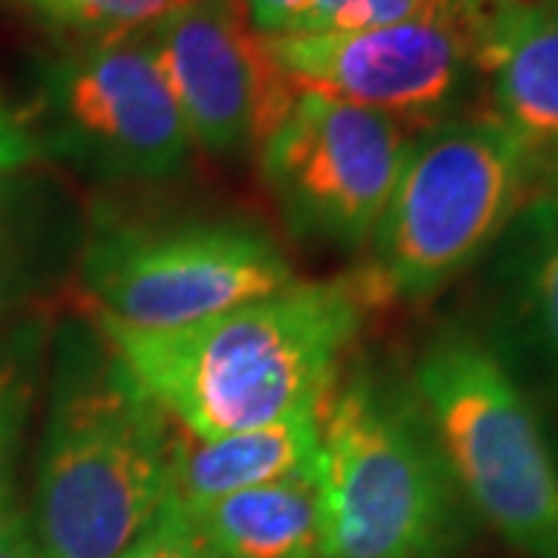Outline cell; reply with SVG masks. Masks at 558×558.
<instances>
[{"mask_svg": "<svg viewBox=\"0 0 558 558\" xmlns=\"http://www.w3.org/2000/svg\"><path fill=\"white\" fill-rule=\"evenodd\" d=\"M366 304L357 277L295 279L186 329L137 332L100 317L94 326L171 422L218 440L319 410Z\"/></svg>", "mask_w": 558, "mask_h": 558, "instance_id": "1", "label": "cell"}, {"mask_svg": "<svg viewBox=\"0 0 558 558\" xmlns=\"http://www.w3.org/2000/svg\"><path fill=\"white\" fill-rule=\"evenodd\" d=\"M174 422L97 326L57 341L32 531L44 558H119L171 497Z\"/></svg>", "mask_w": 558, "mask_h": 558, "instance_id": "2", "label": "cell"}, {"mask_svg": "<svg viewBox=\"0 0 558 558\" xmlns=\"http://www.w3.org/2000/svg\"><path fill=\"white\" fill-rule=\"evenodd\" d=\"M319 440L326 558H440L462 539L465 497L410 381L341 366Z\"/></svg>", "mask_w": 558, "mask_h": 558, "instance_id": "3", "label": "cell"}, {"mask_svg": "<svg viewBox=\"0 0 558 558\" xmlns=\"http://www.w3.org/2000/svg\"><path fill=\"white\" fill-rule=\"evenodd\" d=\"M531 199V143L494 116L413 134L357 279L369 301L432 299L490 252Z\"/></svg>", "mask_w": 558, "mask_h": 558, "instance_id": "4", "label": "cell"}, {"mask_svg": "<svg viewBox=\"0 0 558 558\" xmlns=\"http://www.w3.org/2000/svg\"><path fill=\"white\" fill-rule=\"evenodd\" d=\"M410 385L469 506L527 558H558V465L497 351L444 332L418 354Z\"/></svg>", "mask_w": 558, "mask_h": 558, "instance_id": "5", "label": "cell"}, {"mask_svg": "<svg viewBox=\"0 0 558 558\" xmlns=\"http://www.w3.org/2000/svg\"><path fill=\"white\" fill-rule=\"evenodd\" d=\"M78 277L97 317L137 332L186 329L295 282L277 242L233 218L97 223Z\"/></svg>", "mask_w": 558, "mask_h": 558, "instance_id": "6", "label": "cell"}, {"mask_svg": "<svg viewBox=\"0 0 558 558\" xmlns=\"http://www.w3.org/2000/svg\"><path fill=\"white\" fill-rule=\"evenodd\" d=\"M413 134L385 112L295 90L260 140V174L301 240L363 248L398 186Z\"/></svg>", "mask_w": 558, "mask_h": 558, "instance_id": "7", "label": "cell"}, {"mask_svg": "<svg viewBox=\"0 0 558 558\" xmlns=\"http://www.w3.org/2000/svg\"><path fill=\"white\" fill-rule=\"evenodd\" d=\"M57 146L100 180H161L193 156V137L146 44V28L90 40L50 72Z\"/></svg>", "mask_w": 558, "mask_h": 558, "instance_id": "8", "label": "cell"}, {"mask_svg": "<svg viewBox=\"0 0 558 558\" xmlns=\"http://www.w3.org/2000/svg\"><path fill=\"white\" fill-rule=\"evenodd\" d=\"M260 38L292 90H317L403 124L447 112L475 65L472 32L440 10L369 32Z\"/></svg>", "mask_w": 558, "mask_h": 558, "instance_id": "9", "label": "cell"}, {"mask_svg": "<svg viewBox=\"0 0 558 558\" xmlns=\"http://www.w3.org/2000/svg\"><path fill=\"white\" fill-rule=\"evenodd\" d=\"M146 44L193 146L208 153L260 146L295 94L242 0H186L146 28Z\"/></svg>", "mask_w": 558, "mask_h": 558, "instance_id": "10", "label": "cell"}, {"mask_svg": "<svg viewBox=\"0 0 558 558\" xmlns=\"http://www.w3.org/2000/svg\"><path fill=\"white\" fill-rule=\"evenodd\" d=\"M494 119L527 143L558 140V0H497L472 28Z\"/></svg>", "mask_w": 558, "mask_h": 558, "instance_id": "11", "label": "cell"}, {"mask_svg": "<svg viewBox=\"0 0 558 558\" xmlns=\"http://www.w3.org/2000/svg\"><path fill=\"white\" fill-rule=\"evenodd\" d=\"M494 248L499 336L558 400V202L531 196Z\"/></svg>", "mask_w": 558, "mask_h": 558, "instance_id": "12", "label": "cell"}, {"mask_svg": "<svg viewBox=\"0 0 558 558\" xmlns=\"http://www.w3.org/2000/svg\"><path fill=\"white\" fill-rule=\"evenodd\" d=\"M319 410L218 440L193 438L174 422L171 497L202 506L260 484L311 478L319 475Z\"/></svg>", "mask_w": 558, "mask_h": 558, "instance_id": "13", "label": "cell"}, {"mask_svg": "<svg viewBox=\"0 0 558 558\" xmlns=\"http://www.w3.org/2000/svg\"><path fill=\"white\" fill-rule=\"evenodd\" d=\"M81 245L78 215L57 183L0 174V317L57 289Z\"/></svg>", "mask_w": 558, "mask_h": 558, "instance_id": "14", "label": "cell"}, {"mask_svg": "<svg viewBox=\"0 0 558 558\" xmlns=\"http://www.w3.org/2000/svg\"><path fill=\"white\" fill-rule=\"evenodd\" d=\"M183 512L218 558H326L319 475L260 484Z\"/></svg>", "mask_w": 558, "mask_h": 558, "instance_id": "15", "label": "cell"}, {"mask_svg": "<svg viewBox=\"0 0 558 558\" xmlns=\"http://www.w3.org/2000/svg\"><path fill=\"white\" fill-rule=\"evenodd\" d=\"M35 363H38V348L28 336L0 348V512L13 509L16 469L35 407V385H38Z\"/></svg>", "mask_w": 558, "mask_h": 558, "instance_id": "16", "label": "cell"}, {"mask_svg": "<svg viewBox=\"0 0 558 558\" xmlns=\"http://www.w3.org/2000/svg\"><path fill=\"white\" fill-rule=\"evenodd\" d=\"M57 28L87 35L90 40H109L134 35L168 16L186 0H25Z\"/></svg>", "mask_w": 558, "mask_h": 558, "instance_id": "17", "label": "cell"}, {"mask_svg": "<svg viewBox=\"0 0 558 558\" xmlns=\"http://www.w3.org/2000/svg\"><path fill=\"white\" fill-rule=\"evenodd\" d=\"M435 0H307L286 35H344L369 32L435 13Z\"/></svg>", "mask_w": 558, "mask_h": 558, "instance_id": "18", "label": "cell"}, {"mask_svg": "<svg viewBox=\"0 0 558 558\" xmlns=\"http://www.w3.org/2000/svg\"><path fill=\"white\" fill-rule=\"evenodd\" d=\"M119 558H218L199 537L178 499L168 497L153 524Z\"/></svg>", "mask_w": 558, "mask_h": 558, "instance_id": "19", "label": "cell"}, {"mask_svg": "<svg viewBox=\"0 0 558 558\" xmlns=\"http://www.w3.org/2000/svg\"><path fill=\"white\" fill-rule=\"evenodd\" d=\"M40 159V143L7 109H0V174L25 171Z\"/></svg>", "mask_w": 558, "mask_h": 558, "instance_id": "20", "label": "cell"}, {"mask_svg": "<svg viewBox=\"0 0 558 558\" xmlns=\"http://www.w3.org/2000/svg\"><path fill=\"white\" fill-rule=\"evenodd\" d=\"M242 7L258 35H286L307 7V0H242Z\"/></svg>", "mask_w": 558, "mask_h": 558, "instance_id": "21", "label": "cell"}, {"mask_svg": "<svg viewBox=\"0 0 558 558\" xmlns=\"http://www.w3.org/2000/svg\"><path fill=\"white\" fill-rule=\"evenodd\" d=\"M0 558H44L32 531V519L16 506L0 512Z\"/></svg>", "mask_w": 558, "mask_h": 558, "instance_id": "22", "label": "cell"}, {"mask_svg": "<svg viewBox=\"0 0 558 558\" xmlns=\"http://www.w3.org/2000/svg\"><path fill=\"white\" fill-rule=\"evenodd\" d=\"M531 196L558 202V140L531 143Z\"/></svg>", "mask_w": 558, "mask_h": 558, "instance_id": "23", "label": "cell"}, {"mask_svg": "<svg viewBox=\"0 0 558 558\" xmlns=\"http://www.w3.org/2000/svg\"><path fill=\"white\" fill-rule=\"evenodd\" d=\"M435 3H438L440 13H447L450 20H457L459 25H465L472 32L497 0H435Z\"/></svg>", "mask_w": 558, "mask_h": 558, "instance_id": "24", "label": "cell"}]
</instances>
